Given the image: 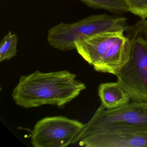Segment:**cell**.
<instances>
[{
  "label": "cell",
  "instance_id": "obj_1",
  "mask_svg": "<svg viewBox=\"0 0 147 147\" xmlns=\"http://www.w3.org/2000/svg\"><path fill=\"white\" fill-rule=\"evenodd\" d=\"M86 88L67 70L42 73L36 70L21 76L12 96L16 105L26 109L43 105L63 108Z\"/></svg>",
  "mask_w": 147,
  "mask_h": 147
},
{
  "label": "cell",
  "instance_id": "obj_2",
  "mask_svg": "<svg viewBox=\"0 0 147 147\" xmlns=\"http://www.w3.org/2000/svg\"><path fill=\"white\" fill-rule=\"evenodd\" d=\"M124 31L106 32L79 40L78 54L95 71L116 76L130 55L131 43Z\"/></svg>",
  "mask_w": 147,
  "mask_h": 147
},
{
  "label": "cell",
  "instance_id": "obj_3",
  "mask_svg": "<svg viewBox=\"0 0 147 147\" xmlns=\"http://www.w3.org/2000/svg\"><path fill=\"white\" fill-rule=\"evenodd\" d=\"M131 43L128 61L117 74V82L135 102H147V20L129 26L125 31Z\"/></svg>",
  "mask_w": 147,
  "mask_h": 147
},
{
  "label": "cell",
  "instance_id": "obj_4",
  "mask_svg": "<svg viewBox=\"0 0 147 147\" xmlns=\"http://www.w3.org/2000/svg\"><path fill=\"white\" fill-rule=\"evenodd\" d=\"M125 17L107 14L92 15L71 24L61 22L48 30L47 41L54 49L65 51L76 49L77 41L106 32L125 31Z\"/></svg>",
  "mask_w": 147,
  "mask_h": 147
},
{
  "label": "cell",
  "instance_id": "obj_5",
  "mask_svg": "<svg viewBox=\"0 0 147 147\" xmlns=\"http://www.w3.org/2000/svg\"><path fill=\"white\" fill-rule=\"evenodd\" d=\"M123 129H147V102L132 101L112 109L100 105L75 138Z\"/></svg>",
  "mask_w": 147,
  "mask_h": 147
},
{
  "label": "cell",
  "instance_id": "obj_6",
  "mask_svg": "<svg viewBox=\"0 0 147 147\" xmlns=\"http://www.w3.org/2000/svg\"><path fill=\"white\" fill-rule=\"evenodd\" d=\"M84 124L63 116L46 117L38 120L31 131L34 147H65L72 144Z\"/></svg>",
  "mask_w": 147,
  "mask_h": 147
},
{
  "label": "cell",
  "instance_id": "obj_7",
  "mask_svg": "<svg viewBox=\"0 0 147 147\" xmlns=\"http://www.w3.org/2000/svg\"><path fill=\"white\" fill-rule=\"evenodd\" d=\"M72 144L87 147H147V129H123L75 138Z\"/></svg>",
  "mask_w": 147,
  "mask_h": 147
},
{
  "label": "cell",
  "instance_id": "obj_8",
  "mask_svg": "<svg viewBox=\"0 0 147 147\" xmlns=\"http://www.w3.org/2000/svg\"><path fill=\"white\" fill-rule=\"evenodd\" d=\"M98 94L101 105L106 109L117 108L130 102L129 96L117 82L101 83Z\"/></svg>",
  "mask_w": 147,
  "mask_h": 147
},
{
  "label": "cell",
  "instance_id": "obj_9",
  "mask_svg": "<svg viewBox=\"0 0 147 147\" xmlns=\"http://www.w3.org/2000/svg\"><path fill=\"white\" fill-rule=\"evenodd\" d=\"M88 7L94 9L106 10L115 14H121L129 12L123 0H78Z\"/></svg>",
  "mask_w": 147,
  "mask_h": 147
},
{
  "label": "cell",
  "instance_id": "obj_10",
  "mask_svg": "<svg viewBox=\"0 0 147 147\" xmlns=\"http://www.w3.org/2000/svg\"><path fill=\"white\" fill-rule=\"evenodd\" d=\"M18 38L11 31L3 38L0 44V62L9 61L17 55Z\"/></svg>",
  "mask_w": 147,
  "mask_h": 147
},
{
  "label": "cell",
  "instance_id": "obj_11",
  "mask_svg": "<svg viewBox=\"0 0 147 147\" xmlns=\"http://www.w3.org/2000/svg\"><path fill=\"white\" fill-rule=\"evenodd\" d=\"M129 12L145 20L147 18V0H123Z\"/></svg>",
  "mask_w": 147,
  "mask_h": 147
}]
</instances>
